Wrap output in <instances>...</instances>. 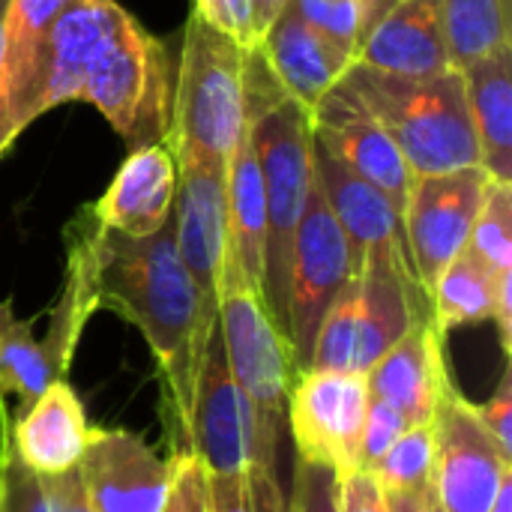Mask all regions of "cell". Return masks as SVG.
Instances as JSON below:
<instances>
[{"instance_id":"cell-1","label":"cell","mask_w":512,"mask_h":512,"mask_svg":"<svg viewBox=\"0 0 512 512\" xmlns=\"http://www.w3.org/2000/svg\"><path fill=\"white\" fill-rule=\"evenodd\" d=\"M96 303L129 321L147 342L162 381L171 456L189 453V423L216 306L192 282L168 219L150 237L102 228L96 246Z\"/></svg>"},{"instance_id":"cell-2","label":"cell","mask_w":512,"mask_h":512,"mask_svg":"<svg viewBox=\"0 0 512 512\" xmlns=\"http://www.w3.org/2000/svg\"><path fill=\"white\" fill-rule=\"evenodd\" d=\"M243 99H246V132L255 144V156L264 180V204H267L261 297L270 318L285 333L294 237L315 183L312 114L282 90L279 78L267 66L258 45L246 51Z\"/></svg>"},{"instance_id":"cell-3","label":"cell","mask_w":512,"mask_h":512,"mask_svg":"<svg viewBox=\"0 0 512 512\" xmlns=\"http://www.w3.org/2000/svg\"><path fill=\"white\" fill-rule=\"evenodd\" d=\"M246 48L198 15L183 27L165 147L177 168L228 171L246 126Z\"/></svg>"},{"instance_id":"cell-4","label":"cell","mask_w":512,"mask_h":512,"mask_svg":"<svg viewBox=\"0 0 512 512\" xmlns=\"http://www.w3.org/2000/svg\"><path fill=\"white\" fill-rule=\"evenodd\" d=\"M342 81L393 138L411 177L480 165L459 69H447L435 78H405L351 63Z\"/></svg>"},{"instance_id":"cell-5","label":"cell","mask_w":512,"mask_h":512,"mask_svg":"<svg viewBox=\"0 0 512 512\" xmlns=\"http://www.w3.org/2000/svg\"><path fill=\"white\" fill-rule=\"evenodd\" d=\"M78 99L90 102L132 150L165 144L174 99L165 42L120 9L90 57Z\"/></svg>"},{"instance_id":"cell-6","label":"cell","mask_w":512,"mask_h":512,"mask_svg":"<svg viewBox=\"0 0 512 512\" xmlns=\"http://www.w3.org/2000/svg\"><path fill=\"white\" fill-rule=\"evenodd\" d=\"M279 432L234 381L219 330H213L195 387L189 456L201 462L207 477H234L255 465L276 468Z\"/></svg>"},{"instance_id":"cell-7","label":"cell","mask_w":512,"mask_h":512,"mask_svg":"<svg viewBox=\"0 0 512 512\" xmlns=\"http://www.w3.org/2000/svg\"><path fill=\"white\" fill-rule=\"evenodd\" d=\"M216 330L234 381L255 402L264 420L282 429L288 390L297 372L294 354L285 333L270 318L261 294L246 282L231 255L219 282Z\"/></svg>"},{"instance_id":"cell-8","label":"cell","mask_w":512,"mask_h":512,"mask_svg":"<svg viewBox=\"0 0 512 512\" xmlns=\"http://www.w3.org/2000/svg\"><path fill=\"white\" fill-rule=\"evenodd\" d=\"M354 276L351 249L342 225L327 207L318 183H312L291 255L288 303H285V339L294 354L297 372L309 366L318 327Z\"/></svg>"},{"instance_id":"cell-9","label":"cell","mask_w":512,"mask_h":512,"mask_svg":"<svg viewBox=\"0 0 512 512\" xmlns=\"http://www.w3.org/2000/svg\"><path fill=\"white\" fill-rule=\"evenodd\" d=\"M432 435V492L441 512H492L501 486L512 477V456L483 426L477 405L453 384L435 408Z\"/></svg>"},{"instance_id":"cell-10","label":"cell","mask_w":512,"mask_h":512,"mask_svg":"<svg viewBox=\"0 0 512 512\" xmlns=\"http://www.w3.org/2000/svg\"><path fill=\"white\" fill-rule=\"evenodd\" d=\"M369 402V384L360 372H294L285 405V420L294 438V459L324 465L336 474L357 468V444Z\"/></svg>"},{"instance_id":"cell-11","label":"cell","mask_w":512,"mask_h":512,"mask_svg":"<svg viewBox=\"0 0 512 512\" xmlns=\"http://www.w3.org/2000/svg\"><path fill=\"white\" fill-rule=\"evenodd\" d=\"M492 174L483 165L411 177L402 225L414 273L426 294L465 249L474 219L489 195Z\"/></svg>"},{"instance_id":"cell-12","label":"cell","mask_w":512,"mask_h":512,"mask_svg":"<svg viewBox=\"0 0 512 512\" xmlns=\"http://www.w3.org/2000/svg\"><path fill=\"white\" fill-rule=\"evenodd\" d=\"M120 9L123 6H117L114 0H75L54 21V27L45 36L36 72L6 123L3 132L6 150L33 120H39L42 114H48L63 102L78 99L90 57L96 45L105 39V33L111 30Z\"/></svg>"},{"instance_id":"cell-13","label":"cell","mask_w":512,"mask_h":512,"mask_svg":"<svg viewBox=\"0 0 512 512\" xmlns=\"http://www.w3.org/2000/svg\"><path fill=\"white\" fill-rule=\"evenodd\" d=\"M78 477L93 512H162L174 462H165L135 432L93 426Z\"/></svg>"},{"instance_id":"cell-14","label":"cell","mask_w":512,"mask_h":512,"mask_svg":"<svg viewBox=\"0 0 512 512\" xmlns=\"http://www.w3.org/2000/svg\"><path fill=\"white\" fill-rule=\"evenodd\" d=\"M312 141L348 165L357 177L378 186L399 213L405 210L411 171L393 138L360 105L345 81H339L312 108Z\"/></svg>"},{"instance_id":"cell-15","label":"cell","mask_w":512,"mask_h":512,"mask_svg":"<svg viewBox=\"0 0 512 512\" xmlns=\"http://www.w3.org/2000/svg\"><path fill=\"white\" fill-rule=\"evenodd\" d=\"M174 243L177 252L198 285V291L219 306V282L228 246V201H225V171L177 168L174 192Z\"/></svg>"},{"instance_id":"cell-16","label":"cell","mask_w":512,"mask_h":512,"mask_svg":"<svg viewBox=\"0 0 512 512\" xmlns=\"http://www.w3.org/2000/svg\"><path fill=\"white\" fill-rule=\"evenodd\" d=\"M444 333L432 318L417 321L369 372V396L396 408L411 426L432 423L435 408L453 384Z\"/></svg>"},{"instance_id":"cell-17","label":"cell","mask_w":512,"mask_h":512,"mask_svg":"<svg viewBox=\"0 0 512 512\" xmlns=\"http://www.w3.org/2000/svg\"><path fill=\"white\" fill-rule=\"evenodd\" d=\"M312 168H315V183H318L327 207L333 210L336 222L342 225V231L348 237L354 273L363 267L366 255H372V252H405L408 255L402 213L393 207V201L378 186L357 177L348 165H342L336 156H330L318 144L312 147Z\"/></svg>"},{"instance_id":"cell-18","label":"cell","mask_w":512,"mask_h":512,"mask_svg":"<svg viewBox=\"0 0 512 512\" xmlns=\"http://www.w3.org/2000/svg\"><path fill=\"white\" fill-rule=\"evenodd\" d=\"M90 420L75 396V390L63 381H51L30 405H21L9 420V441L15 456L39 477H60L78 468L87 441Z\"/></svg>"},{"instance_id":"cell-19","label":"cell","mask_w":512,"mask_h":512,"mask_svg":"<svg viewBox=\"0 0 512 512\" xmlns=\"http://www.w3.org/2000/svg\"><path fill=\"white\" fill-rule=\"evenodd\" d=\"M174 192L177 162L171 150L165 144H147L129 150L105 195L90 207L102 228L126 237H150L171 219Z\"/></svg>"},{"instance_id":"cell-20","label":"cell","mask_w":512,"mask_h":512,"mask_svg":"<svg viewBox=\"0 0 512 512\" xmlns=\"http://www.w3.org/2000/svg\"><path fill=\"white\" fill-rule=\"evenodd\" d=\"M258 48L273 75L279 78L282 90L297 99L309 114L345 78L354 63L351 51L339 48L324 33L309 27L291 3L264 30Z\"/></svg>"},{"instance_id":"cell-21","label":"cell","mask_w":512,"mask_h":512,"mask_svg":"<svg viewBox=\"0 0 512 512\" xmlns=\"http://www.w3.org/2000/svg\"><path fill=\"white\" fill-rule=\"evenodd\" d=\"M354 63L405 78H435L453 69L444 42L441 0H399L360 42Z\"/></svg>"},{"instance_id":"cell-22","label":"cell","mask_w":512,"mask_h":512,"mask_svg":"<svg viewBox=\"0 0 512 512\" xmlns=\"http://www.w3.org/2000/svg\"><path fill=\"white\" fill-rule=\"evenodd\" d=\"M102 225L93 213L90 204H84L66 225L63 240H66V270H63V285L60 294L51 306L48 318V333L42 339V348L57 372V378H66L78 339L99 312L96 303V246H99Z\"/></svg>"},{"instance_id":"cell-23","label":"cell","mask_w":512,"mask_h":512,"mask_svg":"<svg viewBox=\"0 0 512 512\" xmlns=\"http://www.w3.org/2000/svg\"><path fill=\"white\" fill-rule=\"evenodd\" d=\"M468 111L480 147V165L512 186V42L462 69Z\"/></svg>"},{"instance_id":"cell-24","label":"cell","mask_w":512,"mask_h":512,"mask_svg":"<svg viewBox=\"0 0 512 512\" xmlns=\"http://www.w3.org/2000/svg\"><path fill=\"white\" fill-rule=\"evenodd\" d=\"M225 201H228V246L231 258L246 276V282L261 294L264 282V240H267V204L264 180L255 156V144L243 126L237 150L225 171ZM264 300V297H261Z\"/></svg>"},{"instance_id":"cell-25","label":"cell","mask_w":512,"mask_h":512,"mask_svg":"<svg viewBox=\"0 0 512 512\" xmlns=\"http://www.w3.org/2000/svg\"><path fill=\"white\" fill-rule=\"evenodd\" d=\"M501 279L504 276H492L468 249H462L447 264V270L438 276V282L429 294L435 327L447 336L450 330L492 321Z\"/></svg>"},{"instance_id":"cell-26","label":"cell","mask_w":512,"mask_h":512,"mask_svg":"<svg viewBox=\"0 0 512 512\" xmlns=\"http://www.w3.org/2000/svg\"><path fill=\"white\" fill-rule=\"evenodd\" d=\"M444 42L453 69L512 42V0H441Z\"/></svg>"},{"instance_id":"cell-27","label":"cell","mask_w":512,"mask_h":512,"mask_svg":"<svg viewBox=\"0 0 512 512\" xmlns=\"http://www.w3.org/2000/svg\"><path fill=\"white\" fill-rule=\"evenodd\" d=\"M57 378L42 339L33 336V321L18 318L12 297L0 300V396H18L30 405Z\"/></svg>"},{"instance_id":"cell-28","label":"cell","mask_w":512,"mask_h":512,"mask_svg":"<svg viewBox=\"0 0 512 512\" xmlns=\"http://www.w3.org/2000/svg\"><path fill=\"white\" fill-rule=\"evenodd\" d=\"M465 249L492 273H512V186L492 180Z\"/></svg>"},{"instance_id":"cell-29","label":"cell","mask_w":512,"mask_h":512,"mask_svg":"<svg viewBox=\"0 0 512 512\" xmlns=\"http://www.w3.org/2000/svg\"><path fill=\"white\" fill-rule=\"evenodd\" d=\"M435 465V435L432 423L408 426L399 441L372 468L384 492H423L432 486Z\"/></svg>"},{"instance_id":"cell-30","label":"cell","mask_w":512,"mask_h":512,"mask_svg":"<svg viewBox=\"0 0 512 512\" xmlns=\"http://www.w3.org/2000/svg\"><path fill=\"white\" fill-rule=\"evenodd\" d=\"M210 512H288L276 468L255 465L234 477H207Z\"/></svg>"},{"instance_id":"cell-31","label":"cell","mask_w":512,"mask_h":512,"mask_svg":"<svg viewBox=\"0 0 512 512\" xmlns=\"http://www.w3.org/2000/svg\"><path fill=\"white\" fill-rule=\"evenodd\" d=\"M0 512H54L42 477L12 450L6 396H0Z\"/></svg>"},{"instance_id":"cell-32","label":"cell","mask_w":512,"mask_h":512,"mask_svg":"<svg viewBox=\"0 0 512 512\" xmlns=\"http://www.w3.org/2000/svg\"><path fill=\"white\" fill-rule=\"evenodd\" d=\"M297 15L324 33L339 48L351 51L357 60L360 45V3L357 0H291Z\"/></svg>"},{"instance_id":"cell-33","label":"cell","mask_w":512,"mask_h":512,"mask_svg":"<svg viewBox=\"0 0 512 512\" xmlns=\"http://www.w3.org/2000/svg\"><path fill=\"white\" fill-rule=\"evenodd\" d=\"M411 423L390 405L384 402H369V414L360 432V444H357V468L360 471H372L378 465V459L399 441V435L408 429Z\"/></svg>"},{"instance_id":"cell-34","label":"cell","mask_w":512,"mask_h":512,"mask_svg":"<svg viewBox=\"0 0 512 512\" xmlns=\"http://www.w3.org/2000/svg\"><path fill=\"white\" fill-rule=\"evenodd\" d=\"M336 486V471L294 459V492L288 501V512H339Z\"/></svg>"},{"instance_id":"cell-35","label":"cell","mask_w":512,"mask_h":512,"mask_svg":"<svg viewBox=\"0 0 512 512\" xmlns=\"http://www.w3.org/2000/svg\"><path fill=\"white\" fill-rule=\"evenodd\" d=\"M192 15L207 21L213 30L231 36L240 48H255V21H252V0H192Z\"/></svg>"},{"instance_id":"cell-36","label":"cell","mask_w":512,"mask_h":512,"mask_svg":"<svg viewBox=\"0 0 512 512\" xmlns=\"http://www.w3.org/2000/svg\"><path fill=\"white\" fill-rule=\"evenodd\" d=\"M174 462V480L168 492V504L162 512H210L207 495V471L195 456H171Z\"/></svg>"},{"instance_id":"cell-37","label":"cell","mask_w":512,"mask_h":512,"mask_svg":"<svg viewBox=\"0 0 512 512\" xmlns=\"http://www.w3.org/2000/svg\"><path fill=\"white\" fill-rule=\"evenodd\" d=\"M336 501H339V512H390L387 495L375 480V474L360 468L339 474Z\"/></svg>"},{"instance_id":"cell-38","label":"cell","mask_w":512,"mask_h":512,"mask_svg":"<svg viewBox=\"0 0 512 512\" xmlns=\"http://www.w3.org/2000/svg\"><path fill=\"white\" fill-rule=\"evenodd\" d=\"M477 414L483 420V426L492 432V438L501 444L504 453L512 456V369L507 366L495 393L489 396L486 405H477Z\"/></svg>"},{"instance_id":"cell-39","label":"cell","mask_w":512,"mask_h":512,"mask_svg":"<svg viewBox=\"0 0 512 512\" xmlns=\"http://www.w3.org/2000/svg\"><path fill=\"white\" fill-rule=\"evenodd\" d=\"M42 483H45V492L51 498L54 512H93L87 504L78 468L69 474H60V477H42Z\"/></svg>"},{"instance_id":"cell-40","label":"cell","mask_w":512,"mask_h":512,"mask_svg":"<svg viewBox=\"0 0 512 512\" xmlns=\"http://www.w3.org/2000/svg\"><path fill=\"white\" fill-rule=\"evenodd\" d=\"M384 495L390 512H441L432 486L423 492H384Z\"/></svg>"},{"instance_id":"cell-41","label":"cell","mask_w":512,"mask_h":512,"mask_svg":"<svg viewBox=\"0 0 512 512\" xmlns=\"http://www.w3.org/2000/svg\"><path fill=\"white\" fill-rule=\"evenodd\" d=\"M360 3V42L369 36V30L399 3V0H357ZM360 48V45H357Z\"/></svg>"},{"instance_id":"cell-42","label":"cell","mask_w":512,"mask_h":512,"mask_svg":"<svg viewBox=\"0 0 512 512\" xmlns=\"http://www.w3.org/2000/svg\"><path fill=\"white\" fill-rule=\"evenodd\" d=\"M291 0H252V21H255V36L261 39L264 30L282 15V9L288 6Z\"/></svg>"},{"instance_id":"cell-43","label":"cell","mask_w":512,"mask_h":512,"mask_svg":"<svg viewBox=\"0 0 512 512\" xmlns=\"http://www.w3.org/2000/svg\"><path fill=\"white\" fill-rule=\"evenodd\" d=\"M492 512H512V477L501 486V495H498V501H495V507Z\"/></svg>"},{"instance_id":"cell-44","label":"cell","mask_w":512,"mask_h":512,"mask_svg":"<svg viewBox=\"0 0 512 512\" xmlns=\"http://www.w3.org/2000/svg\"><path fill=\"white\" fill-rule=\"evenodd\" d=\"M6 9H9V0H0V63H3V33H6Z\"/></svg>"}]
</instances>
